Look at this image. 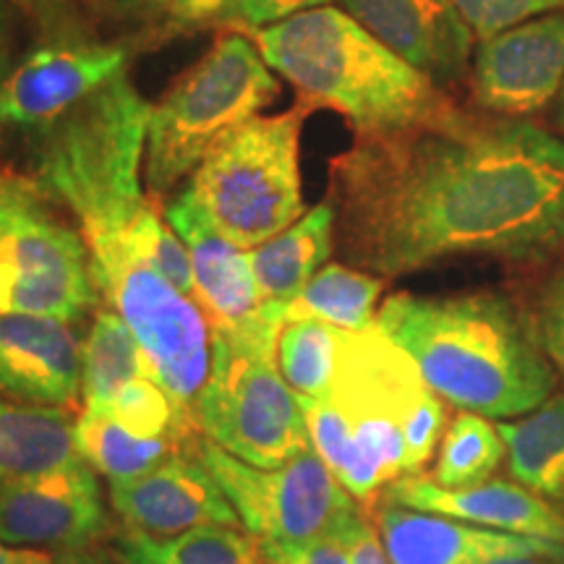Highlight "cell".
Here are the masks:
<instances>
[{
	"mask_svg": "<svg viewBox=\"0 0 564 564\" xmlns=\"http://www.w3.org/2000/svg\"><path fill=\"white\" fill-rule=\"evenodd\" d=\"M348 262L403 278L449 259L544 264L564 249V139L457 108L392 133H356L329 162Z\"/></svg>",
	"mask_w": 564,
	"mask_h": 564,
	"instance_id": "1",
	"label": "cell"
},
{
	"mask_svg": "<svg viewBox=\"0 0 564 564\" xmlns=\"http://www.w3.org/2000/svg\"><path fill=\"white\" fill-rule=\"evenodd\" d=\"M152 108L118 76L40 131L37 183L74 212L89 253L144 259L194 299L186 246L141 192V154Z\"/></svg>",
	"mask_w": 564,
	"mask_h": 564,
	"instance_id": "2",
	"label": "cell"
},
{
	"mask_svg": "<svg viewBox=\"0 0 564 564\" xmlns=\"http://www.w3.org/2000/svg\"><path fill=\"white\" fill-rule=\"evenodd\" d=\"M301 405L316 455L366 505L398 478L419 476L447 429L444 400L377 322L343 329L333 382Z\"/></svg>",
	"mask_w": 564,
	"mask_h": 564,
	"instance_id": "3",
	"label": "cell"
},
{
	"mask_svg": "<svg viewBox=\"0 0 564 564\" xmlns=\"http://www.w3.org/2000/svg\"><path fill=\"white\" fill-rule=\"evenodd\" d=\"M377 324L444 403L460 411L520 419L556 394L533 312L507 293H398L379 308Z\"/></svg>",
	"mask_w": 564,
	"mask_h": 564,
	"instance_id": "4",
	"label": "cell"
},
{
	"mask_svg": "<svg viewBox=\"0 0 564 564\" xmlns=\"http://www.w3.org/2000/svg\"><path fill=\"white\" fill-rule=\"evenodd\" d=\"M246 34L257 42L267 66L301 91L303 102L337 110L356 133L413 129L457 110L440 84L408 66L335 6Z\"/></svg>",
	"mask_w": 564,
	"mask_h": 564,
	"instance_id": "5",
	"label": "cell"
},
{
	"mask_svg": "<svg viewBox=\"0 0 564 564\" xmlns=\"http://www.w3.org/2000/svg\"><path fill=\"white\" fill-rule=\"evenodd\" d=\"M282 327L285 303L267 301L246 327L212 333L209 379L194 408L207 440L257 468H282L312 449L301 400L278 366Z\"/></svg>",
	"mask_w": 564,
	"mask_h": 564,
	"instance_id": "6",
	"label": "cell"
},
{
	"mask_svg": "<svg viewBox=\"0 0 564 564\" xmlns=\"http://www.w3.org/2000/svg\"><path fill=\"white\" fill-rule=\"evenodd\" d=\"M280 91L249 34H228L173 84L150 112L147 186L162 196L194 175L232 131L257 118Z\"/></svg>",
	"mask_w": 564,
	"mask_h": 564,
	"instance_id": "7",
	"label": "cell"
},
{
	"mask_svg": "<svg viewBox=\"0 0 564 564\" xmlns=\"http://www.w3.org/2000/svg\"><path fill=\"white\" fill-rule=\"evenodd\" d=\"M306 108L257 116L212 150L192 175L194 199L238 249L288 230L306 215L301 196V129Z\"/></svg>",
	"mask_w": 564,
	"mask_h": 564,
	"instance_id": "8",
	"label": "cell"
},
{
	"mask_svg": "<svg viewBox=\"0 0 564 564\" xmlns=\"http://www.w3.org/2000/svg\"><path fill=\"white\" fill-rule=\"evenodd\" d=\"M194 453L220 484L246 533L259 544H303L319 539L358 510L348 489L314 447L282 468H257L238 460L204 434L196 440Z\"/></svg>",
	"mask_w": 564,
	"mask_h": 564,
	"instance_id": "9",
	"label": "cell"
},
{
	"mask_svg": "<svg viewBox=\"0 0 564 564\" xmlns=\"http://www.w3.org/2000/svg\"><path fill=\"white\" fill-rule=\"evenodd\" d=\"M97 303L82 232L45 207L0 217V314L51 316L74 324Z\"/></svg>",
	"mask_w": 564,
	"mask_h": 564,
	"instance_id": "10",
	"label": "cell"
},
{
	"mask_svg": "<svg viewBox=\"0 0 564 564\" xmlns=\"http://www.w3.org/2000/svg\"><path fill=\"white\" fill-rule=\"evenodd\" d=\"M564 82V11L528 19L476 45L470 95L476 108L523 121L546 110Z\"/></svg>",
	"mask_w": 564,
	"mask_h": 564,
	"instance_id": "11",
	"label": "cell"
},
{
	"mask_svg": "<svg viewBox=\"0 0 564 564\" xmlns=\"http://www.w3.org/2000/svg\"><path fill=\"white\" fill-rule=\"evenodd\" d=\"M110 528L100 481L89 463H74L0 484V541L17 549L74 552Z\"/></svg>",
	"mask_w": 564,
	"mask_h": 564,
	"instance_id": "12",
	"label": "cell"
},
{
	"mask_svg": "<svg viewBox=\"0 0 564 564\" xmlns=\"http://www.w3.org/2000/svg\"><path fill=\"white\" fill-rule=\"evenodd\" d=\"M121 45H45L24 55L0 89V126L45 131L126 74Z\"/></svg>",
	"mask_w": 564,
	"mask_h": 564,
	"instance_id": "13",
	"label": "cell"
},
{
	"mask_svg": "<svg viewBox=\"0 0 564 564\" xmlns=\"http://www.w3.org/2000/svg\"><path fill=\"white\" fill-rule=\"evenodd\" d=\"M366 32L440 87L470 74L476 37L453 0H343Z\"/></svg>",
	"mask_w": 564,
	"mask_h": 564,
	"instance_id": "14",
	"label": "cell"
},
{
	"mask_svg": "<svg viewBox=\"0 0 564 564\" xmlns=\"http://www.w3.org/2000/svg\"><path fill=\"white\" fill-rule=\"evenodd\" d=\"M110 502L129 531L154 539H173L204 525H241L238 512L194 447L152 474L110 484Z\"/></svg>",
	"mask_w": 564,
	"mask_h": 564,
	"instance_id": "15",
	"label": "cell"
},
{
	"mask_svg": "<svg viewBox=\"0 0 564 564\" xmlns=\"http://www.w3.org/2000/svg\"><path fill=\"white\" fill-rule=\"evenodd\" d=\"M165 223L186 246L194 272V301L207 316L212 333H232L259 319L267 301L253 280L249 251L238 249L212 225L192 188L167 202Z\"/></svg>",
	"mask_w": 564,
	"mask_h": 564,
	"instance_id": "16",
	"label": "cell"
},
{
	"mask_svg": "<svg viewBox=\"0 0 564 564\" xmlns=\"http://www.w3.org/2000/svg\"><path fill=\"white\" fill-rule=\"evenodd\" d=\"M377 502L373 525L392 564H491L505 556H564V546L554 541L468 525L387 499Z\"/></svg>",
	"mask_w": 564,
	"mask_h": 564,
	"instance_id": "17",
	"label": "cell"
},
{
	"mask_svg": "<svg viewBox=\"0 0 564 564\" xmlns=\"http://www.w3.org/2000/svg\"><path fill=\"white\" fill-rule=\"evenodd\" d=\"M82 394V345L68 322L0 314V398L74 411Z\"/></svg>",
	"mask_w": 564,
	"mask_h": 564,
	"instance_id": "18",
	"label": "cell"
},
{
	"mask_svg": "<svg viewBox=\"0 0 564 564\" xmlns=\"http://www.w3.org/2000/svg\"><path fill=\"white\" fill-rule=\"evenodd\" d=\"M379 499L405 505L411 510L447 514V518L491 528V531L544 539L564 546V512L518 481L489 478V481L463 486V489H444L429 476L419 474L392 481Z\"/></svg>",
	"mask_w": 564,
	"mask_h": 564,
	"instance_id": "19",
	"label": "cell"
},
{
	"mask_svg": "<svg viewBox=\"0 0 564 564\" xmlns=\"http://www.w3.org/2000/svg\"><path fill=\"white\" fill-rule=\"evenodd\" d=\"M335 223L333 204L324 202L249 251L253 280L264 301L288 303L308 285L335 249Z\"/></svg>",
	"mask_w": 564,
	"mask_h": 564,
	"instance_id": "20",
	"label": "cell"
},
{
	"mask_svg": "<svg viewBox=\"0 0 564 564\" xmlns=\"http://www.w3.org/2000/svg\"><path fill=\"white\" fill-rule=\"evenodd\" d=\"M70 413L66 408L0 400V484L79 463Z\"/></svg>",
	"mask_w": 564,
	"mask_h": 564,
	"instance_id": "21",
	"label": "cell"
},
{
	"mask_svg": "<svg viewBox=\"0 0 564 564\" xmlns=\"http://www.w3.org/2000/svg\"><path fill=\"white\" fill-rule=\"evenodd\" d=\"M510 476L564 512V392L520 421L499 423Z\"/></svg>",
	"mask_w": 564,
	"mask_h": 564,
	"instance_id": "22",
	"label": "cell"
},
{
	"mask_svg": "<svg viewBox=\"0 0 564 564\" xmlns=\"http://www.w3.org/2000/svg\"><path fill=\"white\" fill-rule=\"evenodd\" d=\"M74 436L82 460L89 463L110 484H121L152 474L175 455L192 449L202 434L194 440H175V436L150 440V436L129 432L108 415L84 411L76 419Z\"/></svg>",
	"mask_w": 564,
	"mask_h": 564,
	"instance_id": "23",
	"label": "cell"
},
{
	"mask_svg": "<svg viewBox=\"0 0 564 564\" xmlns=\"http://www.w3.org/2000/svg\"><path fill=\"white\" fill-rule=\"evenodd\" d=\"M123 564H264L259 541L228 525H204L173 539L126 531L116 539Z\"/></svg>",
	"mask_w": 564,
	"mask_h": 564,
	"instance_id": "24",
	"label": "cell"
},
{
	"mask_svg": "<svg viewBox=\"0 0 564 564\" xmlns=\"http://www.w3.org/2000/svg\"><path fill=\"white\" fill-rule=\"evenodd\" d=\"M384 291V278L358 272L345 264H327L308 280V285L285 303V322L316 319L337 329L371 327L377 322V301Z\"/></svg>",
	"mask_w": 564,
	"mask_h": 564,
	"instance_id": "25",
	"label": "cell"
},
{
	"mask_svg": "<svg viewBox=\"0 0 564 564\" xmlns=\"http://www.w3.org/2000/svg\"><path fill=\"white\" fill-rule=\"evenodd\" d=\"M147 364L137 337L116 312H100L82 345L84 411L102 413L118 392L144 377Z\"/></svg>",
	"mask_w": 564,
	"mask_h": 564,
	"instance_id": "26",
	"label": "cell"
},
{
	"mask_svg": "<svg viewBox=\"0 0 564 564\" xmlns=\"http://www.w3.org/2000/svg\"><path fill=\"white\" fill-rule=\"evenodd\" d=\"M507 460L502 434L486 415L460 411L444 429L432 481L444 489H463L489 481Z\"/></svg>",
	"mask_w": 564,
	"mask_h": 564,
	"instance_id": "27",
	"label": "cell"
},
{
	"mask_svg": "<svg viewBox=\"0 0 564 564\" xmlns=\"http://www.w3.org/2000/svg\"><path fill=\"white\" fill-rule=\"evenodd\" d=\"M343 329L316 319L285 322L278 337L282 379L299 400H319L333 382Z\"/></svg>",
	"mask_w": 564,
	"mask_h": 564,
	"instance_id": "28",
	"label": "cell"
},
{
	"mask_svg": "<svg viewBox=\"0 0 564 564\" xmlns=\"http://www.w3.org/2000/svg\"><path fill=\"white\" fill-rule=\"evenodd\" d=\"M453 6L478 42L528 19L564 11V0H453Z\"/></svg>",
	"mask_w": 564,
	"mask_h": 564,
	"instance_id": "29",
	"label": "cell"
},
{
	"mask_svg": "<svg viewBox=\"0 0 564 564\" xmlns=\"http://www.w3.org/2000/svg\"><path fill=\"white\" fill-rule=\"evenodd\" d=\"M533 319L546 358L564 382V264L556 267L535 293Z\"/></svg>",
	"mask_w": 564,
	"mask_h": 564,
	"instance_id": "30",
	"label": "cell"
},
{
	"mask_svg": "<svg viewBox=\"0 0 564 564\" xmlns=\"http://www.w3.org/2000/svg\"><path fill=\"white\" fill-rule=\"evenodd\" d=\"M345 520L333 533H324L319 539L303 541V544H259L264 564H350L348 546H345L343 539Z\"/></svg>",
	"mask_w": 564,
	"mask_h": 564,
	"instance_id": "31",
	"label": "cell"
},
{
	"mask_svg": "<svg viewBox=\"0 0 564 564\" xmlns=\"http://www.w3.org/2000/svg\"><path fill=\"white\" fill-rule=\"evenodd\" d=\"M335 0H225L220 9L232 21L249 26L251 30H264V26L280 24V21L299 17L303 11L324 9L333 6Z\"/></svg>",
	"mask_w": 564,
	"mask_h": 564,
	"instance_id": "32",
	"label": "cell"
},
{
	"mask_svg": "<svg viewBox=\"0 0 564 564\" xmlns=\"http://www.w3.org/2000/svg\"><path fill=\"white\" fill-rule=\"evenodd\" d=\"M343 539L345 546H348L350 564H392L382 544V535L371 525L361 507L345 520Z\"/></svg>",
	"mask_w": 564,
	"mask_h": 564,
	"instance_id": "33",
	"label": "cell"
},
{
	"mask_svg": "<svg viewBox=\"0 0 564 564\" xmlns=\"http://www.w3.org/2000/svg\"><path fill=\"white\" fill-rule=\"evenodd\" d=\"M40 207H45V202H42V186L37 181L21 178V175L13 173H0V217Z\"/></svg>",
	"mask_w": 564,
	"mask_h": 564,
	"instance_id": "34",
	"label": "cell"
},
{
	"mask_svg": "<svg viewBox=\"0 0 564 564\" xmlns=\"http://www.w3.org/2000/svg\"><path fill=\"white\" fill-rule=\"evenodd\" d=\"M13 66V0H0V89Z\"/></svg>",
	"mask_w": 564,
	"mask_h": 564,
	"instance_id": "35",
	"label": "cell"
},
{
	"mask_svg": "<svg viewBox=\"0 0 564 564\" xmlns=\"http://www.w3.org/2000/svg\"><path fill=\"white\" fill-rule=\"evenodd\" d=\"M32 564H118L110 554L97 552V549H74V552H55L45 554L37 552Z\"/></svg>",
	"mask_w": 564,
	"mask_h": 564,
	"instance_id": "36",
	"label": "cell"
},
{
	"mask_svg": "<svg viewBox=\"0 0 564 564\" xmlns=\"http://www.w3.org/2000/svg\"><path fill=\"white\" fill-rule=\"evenodd\" d=\"M37 549H6L0 541V564H32Z\"/></svg>",
	"mask_w": 564,
	"mask_h": 564,
	"instance_id": "37",
	"label": "cell"
},
{
	"mask_svg": "<svg viewBox=\"0 0 564 564\" xmlns=\"http://www.w3.org/2000/svg\"><path fill=\"white\" fill-rule=\"evenodd\" d=\"M491 564H564V556H505Z\"/></svg>",
	"mask_w": 564,
	"mask_h": 564,
	"instance_id": "38",
	"label": "cell"
},
{
	"mask_svg": "<svg viewBox=\"0 0 564 564\" xmlns=\"http://www.w3.org/2000/svg\"><path fill=\"white\" fill-rule=\"evenodd\" d=\"M173 3H178L181 9H186L192 13H204V11L220 9L225 0H173Z\"/></svg>",
	"mask_w": 564,
	"mask_h": 564,
	"instance_id": "39",
	"label": "cell"
},
{
	"mask_svg": "<svg viewBox=\"0 0 564 564\" xmlns=\"http://www.w3.org/2000/svg\"><path fill=\"white\" fill-rule=\"evenodd\" d=\"M554 129L560 131V137L564 139V82H562L560 95H556L554 100Z\"/></svg>",
	"mask_w": 564,
	"mask_h": 564,
	"instance_id": "40",
	"label": "cell"
},
{
	"mask_svg": "<svg viewBox=\"0 0 564 564\" xmlns=\"http://www.w3.org/2000/svg\"><path fill=\"white\" fill-rule=\"evenodd\" d=\"M108 3H116V6H126V9H133V6L144 3V0H108Z\"/></svg>",
	"mask_w": 564,
	"mask_h": 564,
	"instance_id": "41",
	"label": "cell"
}]
</instances>
